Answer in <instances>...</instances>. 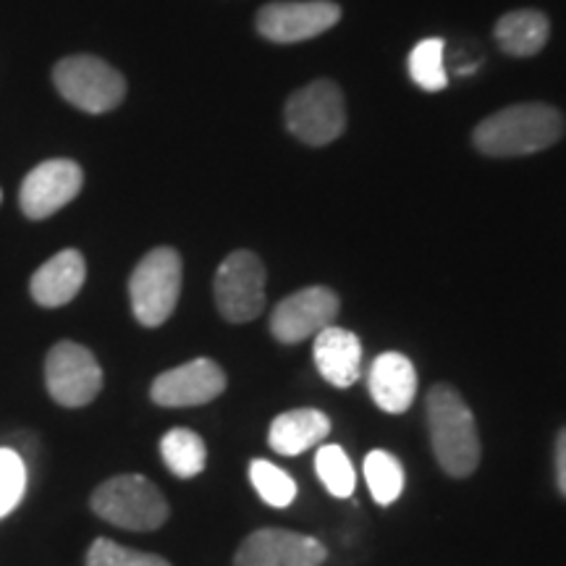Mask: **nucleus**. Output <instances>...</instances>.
I'll list each match as a JSON object with an SVG mask.
<instances>
[{"label":"nucleus","mask_w":566,"mask_h":566,"mask_svg":"<svg viewBox=\"0 0 566 566\" xmlns=\"http://www.w3.org/2000/svg\"><path fill=\"white\" fill-rule=\"evenodd\" d=\"M564 137V116L548 103H516L493 113L472 132V142L491 158L543 153Z\"/></svg>","instance_id":"obj_1"},{"label":"nucleus","mask_w":566,"mask_h":566,"mask_svg":"<svg viewBox=\"0 0 566 566\" xmlns=\"http://www.w3.org/2000/svg\"><path fill=\"white\" fill-rule=\"evenodd\" d=\"M430 441L446 475L470 478L480 464V433L457 388L438 384L428 394Z\"/></svg>","instance_id":"obj_2"},{"label":"nucleus","mask_w":566,"mask_h":566,"mask_svg":"<svg viewBox=\"0 0 566 566\" xmlns=\"http://www.w3.org/2000/svg\"><path fill=\"white\" fill-rule=\"evenodd\" d=\"M90 506L108 525L132 530V533L158 530L171 514L166 495L142 475H116L105 480L92 493Z\"/></svg>","instance_id":"obj_3"},{"label":"nucleus","mask_w":566,"mask_h":566,"mask_svg":"<svg viewBox=\"0 0 566 566\" xmlns=\"http://www.w3.org/2000/svg\"><path fill=\"white\" fill-rule=\"evenodd\" d=\"M181 254L174 247H158L139 260L129 279L134 317L145 328H158L174 315L181 294Z\"/></svg>","instance_id":"obj_4"},{"label":"nucleus","mask_w":566,"mask_h":566,"mask_svg":"<svg viewBox=\"0 0 566 566\" xmlns=\"http://www.w3.org/2000/svg\"><path fill=\"white\" fill-rule=\"evenodd\" d=\"M53 82L63 101L84 113H108L126 97L122 71L95 55H69L59 61L53 69Z\"/></svg>","instance_id":"obj_5"},{"label":"nucleus","mask_w":566,"mask_h":566,"mask_svg":"<svg viewBox=\"0 0 566 566\" xmlns=\"http://www.w3.org/2000/svg\"><path fill=\"white\" fill-rule=\"evenodd\" d=\"M286 126L296 139L310 147H323L346 129V105L336 82L315 80L296 90L286 101Z\"/></svg>","instance_id":"obj_6"},{"label":"nucleus","mask_w":566,"mask_h":566,"mask_svg":"<svg viewBox=\"0 0 566 566\" xmlns=\"http://www.w3.org/2000/svg\"><path fill=\"white\" fill-rule=\"evenodd\" d=\"M45 386L55 405L80 409L103 391V367L95 354L76 342H61L48 352Z\"/></svg>","instance_id":"obj_7"},{"label":"nucleus","mask_w":566,"mask_h":566,"mask_svg":"<svg viewBox=\"0 0 566 566\" xmlns=\"http://www.w3.org/2000/svg\"><path fill=\"white\" fill-rule=\"evenodd\" d=\"M216 304L229 323H250L265 310V265L250 250H237L216 273Z\"/></svg>","instance_id":"obj_8"},{"label":"nucleus","mask_w":566,"mask_h":566,"mask_svg":"<svg viewBox=\"0 0 566 566\" xmlns=\"http://www.w3.org/2000/svg\"><path fill=\"white\" fill-rule=\"evenodd\" d=\"M342 302L334 289L307 286L289 294L275 304L271 315V334L281 344H300L321 334L323 328L336 323Z\"/></svg>","instance_id":"obj_9"},{"label":"nucleus","mask_w":566,"mask_h":566,"mask_svg":"<svg viewBox=\"0 0 566 566\" xmlns=\"http://www.w3.org/2000/svg\"><path fill=\"white\" fill-rule=\"evenodd\" d=\"M342 19V6L331 0H296V3H268L254 17V30L265 40L292 45L321 38Z\"/></svg>","instance_id":"obj_10"},{"label":"nucleus","mask_w":566,"mask_h":566,"mask_svg":"<svg viewBox=\"0 0 566 566\" xmlns=\"http://www.w3.org/2000/svg\"><path fill=\"white\" fill-rule=\"evenodd\" d=\"M84 187V174L74 160L55 158L34 166L27 179L21 181L19 205L21 212L32 221L51 218L61 208L74 200Z\"/></svg>","instance_id":"obj_11"},{"label":"nucleus","mask_w":566,"mask_h":566,"mask_svg":"<svg viewBox=\"0 0 566 566\" xmlns=\"http://www.w3.org/2000/svg\"><path fill=\"white\" fill-rule=\"evenodd\" d=\"M328 551L317 537L265 527L239 546L233 566H321Z\"/></svg>","instance_id":"obj_12"},{"label":"nucleus","mask_w":566,"mask_h":566,"mask_svg":"<svg viewBox=\"0 0 566 566\" xmlns=\"http://www.w3.org/2000/svg\"><path fill=\"white\" fill-rule=\"evenodd\" d=\"M226 391L223 367L212 359H192V363L160 373L153 380L150 396L158 407H200L218 399Z\"/></svg>","instance_id":"obj_13"},{"label":"nucleus","mask_w":566,"mask_h":566,"mask_svg":"<svg viewBox=\"0 0 566 566\" xmlns=\"http://www.w3.org/2000/svg\"><path fill=\"white\" fill-rule=\"evenodd\" d=\"M84 281H87V263L82 252L63 250L34 271L30 292L40 307L55 310L74 300L82 292Z\"/></svg>","instance_id":"obj_14"},{"label":"nucleus","mask_w":566,"mask_h":566,"mask_svg":"<svg viewBox=\"0 0 566 566\" xmlns=\"http://www.w3.org/2000/svg\"><path fill=\"white\" fill-rule=\"evenodd\" d=\"M370 386L373 401L388 415H401L412 407L417 396V373L405 354L386 352L375 359L370 367Z\"/></svg>","instance_id":"obj_15"},{"label":"nucleus","mask_w":566,"mask_h":566,"mask_svg":"<svg viewBox=\"0 0 566 566\" xmlns=\"http://www.w3.org/2000/svg\"><path fill=\"white\" fill-rule=\"evenodd\" d=\"M317 373L336 388H349L363 373V344L352 331L328 325L315 336Z\"/></svg>","instance_id":"obj_16"},{"label":"nucleus","mask_w":566,"mask_h":566,"mask_svg":"<svg viewBox=\"0 0 566 566\" xmlns=\"http://www.w3.org/2000/svg\"><path fill=\"white\" fill-rule=\"evenodd\" d=\"M328 433L331 420L321 409H292V412L275 417L271 433H268V443H271L275 454L300 457L307 449L325 441Z\"/></svg>","instance_id":"obj_17"},{"label":"nucleus","mask_w":566,"mask_h":566,"mask_svg":"<svg viewBox=\"0 0 566 566\" xmlns=\"http://www.w3.org/2000/svg\"><path fill=\"white\" fill-rule=\"evenodd\" d=\"M495 42L512 59H530L546 48L551 38V21L543 11L520 9L509 11L495 24Z\"/></svg>","instance_id":"obj_18"},{"label":"nucleus","mask_w":566,"mask_h":566,"mask_svg":"<svg viewBox=\"0 0 566 566\" xmlns=\"http://www.w3.org/2000/svg\"><path fill=\"white\" fill-rule=\"evenodd\" d=\"M160 454L168 472L181 480L197 478L208 464V446L189 428L168 430L160 441Z\"/></svg>","instance_id":"obj_19"},{"label":"nucleus","mask_w":566,"mask_h":566,"mask_svg":"<svg viewBox=\"0 0 566 566\" xmlns=\"http://www.w3.org/2000/svg\"><path fill=\"white\" fill-rule=\"evenodd\" d=\"M365 480L373 499L380 506H391L401 495V491H405V470H401V462L384 449H375L365 457Z\"/></svg>","instance_id":"obj_20"},{"label":"nucleus","mask_w":566,"mask_h":566,"mask_svg":"<svg viewBox=\"0 0 566 566\" xmlns=\"http://www.w3.org/2000/svg\"><path fill=\"white\" fill-rule=\"evenodd\" d=\"M409 76L417 87L428 92H441L449 84L443 69V40L441 38H428L417 42L409 53Z\"/></svg>","instance_id":"obj_21"},{"label":"nucleus","mask_w":566,"mask_h":566,"mask_svg":"<svg viewBox=\"0 0 566 566\" xmlns=\"http://www.w3.org/2000/svg\"><path fill=\"white\" fill-rule=\"evenodd\" d=\"M315 470L323 485L328 488V493L336 495V499H349L354 488H357V472H354L352 459L346 457L342 446H321L315 457Z\"/></svg>","instance_id":"obj_22"},{"label":"nucleus","mask_w":566,"mask_h":566,"mask_svg":"<svg viewBox=\"0 0 566 566\" xmlns=\"http://www.w3.org/2000/svg\"><path fill=\"white\" fill-rule=\"evenodd\" d=\"M250 480L268 506L286 509L296 499L294 478L268 459H252Z\"/></svg>","instance_id":"obj_23"},{"label":"nucleus","mask_w":566,"mask_h":566,"mask_svg":"<svg viewBox=\"0 0 566 566\" xmlns=\"http://www.w3.org/2000/svg\"><path fill=\"white\" fill-rule=\"evenodd\" d=\"M87 566H174L168 558L145 551L126 548L122 543L97 537L87 551Z\"/></svg>","instance_id":"obj_24"},{"label":"nucleus","mask_w":566,"mask_h":566,"mask_svg":"<svg viewBox=\"0 0 566 566\" xmlns=\"http://www.w3.org/2000/svg\"><path fill=\"white\" fill-rule=\"evenodd\" d=\"M27 491V464L13 449H0V520L21 504Z\"/></svg>","instance_id":"obj_25"},{"label":"nucleus","mask_w":566,"mask_h":566,"mask_svg":"<svg viewBox=\"0 0 566 566\" xmlns=\"http://www.w3.org/2000/svg\"><path fill=\"white\" fill-rule=\"evenodd\" d=\"M556 485L566 499V428L556 436Z\"/></svg>","instance_id":"obj_26"},{"label":"nucleus","mask_w":566,"mask_h":566,"mask_svg":"<svg viewBox=\"0 0 566 566\" xmlns=\"http://www.w3.org/2000/svg\"><path fill=\"white\" fill-rule=\"evenodd\" d=\"M0 200H3V192H0Z\"/></svg>","instance_id":"obj_27"}]
</instances>
